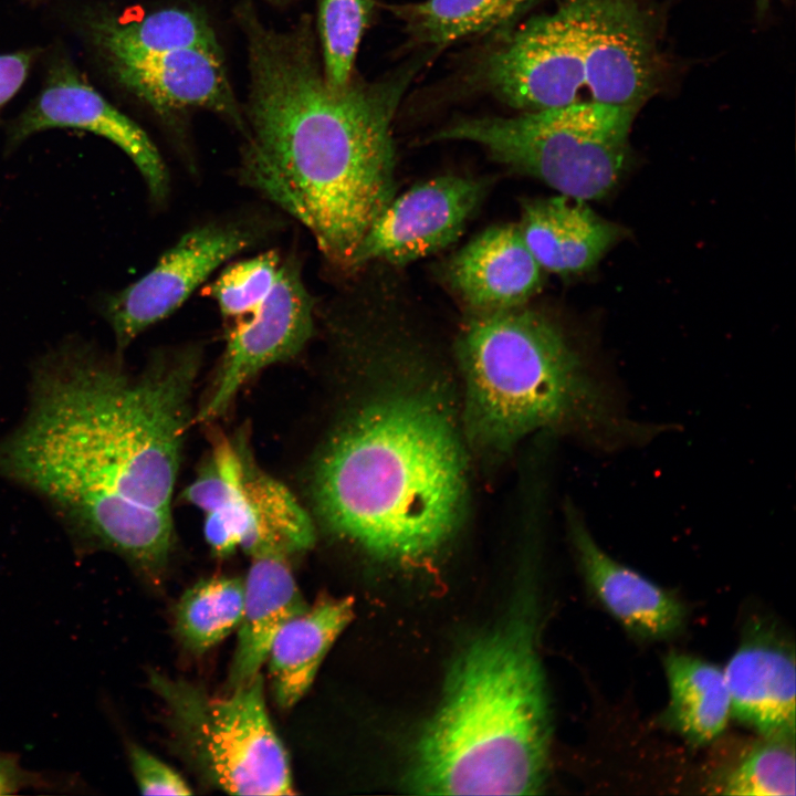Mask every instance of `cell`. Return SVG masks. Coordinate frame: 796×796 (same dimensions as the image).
I'll list each match as a JSON object with an SVG mask.
<instances>
[{
	"instance_id": "6da1fadb",
	"label": "cell",
	"mask_w": 796,
	"mask_h": 796,
	"mask_svg": "<svg viewBox=\"0 0 796 796\" xmlns=\"http://www.w3.org/2000/svg\"><path fill=\"white\" fill-rule=\"evenodd\" d=\"M199 365L184 347L132 377L86 344L53 349L34 366L27 416L0 442V478L42 498L81 551L158 575Z\"/></svg>"
},
{
	"instance_id": "7a4b0ae2",
	"label": "cell",
	"mask_w": 796,
	"mask_h": 796,
	"mask_svg": "<svg viewBox=\"0 0 796 796\" xmlns=\"http://www.w3.org/2000/svg\"><path fill=\"white\" fill-rule=\"evenodd\" d=\"M250 91L243 185L312 234L334 266L352 270L369 228L395 197L392 122L422 54L380 80L333 86L308 19L286 31L245 7Z\"/></svg>"
},
{
	"instance_id": "3957f363",
	"label": "cell",
	"mask_w": 796,
	"mask_h": 796,
	"mask_svg": "<svg viewBox=\"0 0 796 796\" xmlns=\"http://www.w3.org/2000/svg\"><path fill=\"white\" fill-rule=\"evenodd\" d=\"M316 514L365 552L416 562L457 531L467 471L457 428L423 392L387 395L335 429L311 473Z\"/></svg>"
},
{
	"instance_id": "277c9868",
	"label": "cell",
	"mask_w": 796,
	"mask_h": 796,
	"mask_svg": "<svg viewBox=\"0 0 796 796\" xmlns=\"http://www.w3.org/2000/svg\"><path fill=\"white\" fill-rule=\"evenodd\" d=\"M531 601L454 661L442 700L412 750L416 794H538L552 724Z\"/></svg>"
},
{
	"instance_id": "5b68a950",
	"label": "cell",
	"mask_w": 796,
	"mask_h": 796,
	"mask_svg": "<svg viewBox=\"0 0 796 796\" xmlns=\"http://www.w3.org/2000/svg\"><path fill=\"white\" fill-rule=\"evenodd\" d=\"M455 347L468 431L485 449L503 451L538 430L564 428L609 451L662 429L629 418L611 381L536 311L473 313Z\"/></svg>"
},
{
	"instance_id": "8992f818",
	"label": "cell",
	"mask_w": 796,
	"mask_h": 796,
	"mask_svg": "<svg viewBox=\"0 0 796 796\" xmlns=\"http://www.w3.org/2000/svg\"><path fill=\"white\" fill-rule=\"evenodd\" d=\"M637 108L595 100L521 113L460 118L430 140L470 142L498 163L535 177L565 197H605L629 159V134Z\"/></svg>"
},
{
	"instance_id": "52a82bcc",
	"label": "cell",
	"mask_w": 796,
	"mask_h": 796,
	"mask_svg": "<svg viewBox=\"0 0 796 796\" xmlns=\"http://www.w3.org/2000/svg\"><path fill=\"white\" fill-rule=\"evenodd\" d=\"M150 685L164 701L178 751L212 787L235 795H290L287 752L268 712L261 673L226 696L160 673Z\"/></svg>"
},
{
	"instance_id": "ba28073f",
	"label": "cell",
	"mask_w": 796,
	"mask_h": 796,
	"mask_svg": "<svg viewBox=\"0 0 796 796\" xmlns=\"http://www.w3.org/2000/svg\"><path fill=\"white\" fill-rule=\"evenodd\" d=\"M268 229L253 218H226L195 226L140 279L109 294L103 314L117 355L144 331L165 320L223 263L262 240Z\"/></svg>"
},
{
	"instance_id": "9c48e42d",
	"label": "cell",
	"mask_w": 796,
	"mask_h": 796,
	"mask_svg": "<svg viewBox=\"0 0 796 796\" xmlns=\"http://www.w3.org/2000/svg\"><path fill=\"white\" fill-rule=\"evenodd\" d=\"M478 82L486 93L521 113L561 107L577 101L585 72L570 15L534 17L504 34L482 59Z\"/></svg>"
},
{
	"instance_id": "30bf717a",
	"label": "cell",
	"mask_w": 796,
	"mask_h": 796,
	"mask_svg": "<svg viewBox=\"0 0 796 796\" xmlns=\"http://www.w3.org/2000/svg\"><path fill=\"white\" fill-rule=\"evenodd\" d=\"M573 21L593 100L639 108L663 71L652 19L639 0H561Z\"/></svg>"
},
{
	"instance_id": "8fae6325",
	"label": "cell",
	"mask_w": 796,
	"mask_h": 796,
	"mask_svg": "<svg viewBox=\"0 0 796 796\" xmlns=\"http://www.w3.org/2000/svg\"><path fill=\"white\" fill-rule=\"evenodd\" d=\"M315 308L298 259L283 258L276 282L261 306L252 315L229 323L213 390L197 420L222 415L256 373L298 354L313 335Z\"/></svg>"
},
{
	"instance_id": "7c38bea8",
	"label": "cell",
	"mask_w": 796,
	"mask_h": 796,
	"mask_svg": "<svg viewBox=\"0 0 796 796\" xmlns=\"http://www.w3.org/2000/svg\"><path fill=\"white\" fill-rule=\"evenodd\" d=\"M485 180L442 176L392 198L366 233L353 270L371 261L402 265L453 243L486 193Z\"/></svg>"
},
{
	"instance_id": "4fadbf2b",
	"label": "cell",
	"mask_w": 796,
	"mask_h": 796,
	"mask_svg": "<svg viewBox=\"0 0 796 796\" xmlns=\"http://www.w3.org/2000/svg\"><path fill=\"white\" fill-rule=\"evenodd\" d=\"M56 127L83 129L108 139L134 163L151 200H166L169 176L153 140L69 63L52 70L40 94L13 123L9 143L17 145L32 134Z\"/></svg>"
},
{
	"instance_id": "5bb4252c",
	"label": "cell",
	"mask_w": 796,
	"mask_h": 796,
	"mask_svg": "<svg viewBox=\"0 0 796 796\" xmlns=\"http://www.w3.org/2000/svg\"><path fill=\"white\" fill-rule=\"evenodd\" d=\"M105 64L122 87L160 116L201 108L244 133V116L229 83L221 48H189Z\"/></svg>"
},
{
	"instance_id": "9a60e30c",
	"label": "cell",
	"mask_w": 796,
	"mask_h": 796,
	"mask_svg": "<svg viewBox=\"0 0 796 796\" xmlns=\"http://www.w3.org/2000/svg\"><path fill=\"white\" fill-rule=\"evenodd\" d=\"M567 516L578 565L600 605L639 638L664 639L679 632L687 618L684 605L670 591L608 555L576 510H568Z\"/></svg>"
},
{
	"instance_id": "2e32d148",
	"label": "cell",
	"mask_w": 796,
	"mask_h": 796,
	"mask_svg": "<svg viewBox=\"0 0 796 796\" xmlns=\"http://www.w3.org/2000/svg\"><path fill=\"white\" fill-rule=\"evenodd\" d=\"M542 269L516 223L494 226L464 245L448 265V280L473 313L523 306L542 285Z\"/></svg>"
},
{
	"instance_id": "e0dca14e",
	"label": "cell",
	"mask_w": 796,
	"mask_h": 796,
	"mask_svg": "<svg viewBox=\"0 0 796 796\" xmlns=\"http://www.w3.org/2000/svg\"><path fill=\"white\" fill-rule=\"evenodd\" d=\"M516 224L541 269L556 274L591 269L622 232L584 201L565 196L524 201Z\"/></svg>"
},
{
	"instance_id": "ac0fdd59",
	"label": "cell",
	"mask_w": 796,
	"mask_h": 796,
	"mask_svg": "<svg viewBox=\"0 0 796 796\" xmlns=\"http://www.w3.org/2000/svg\"><path fill=\"white\" fill-rule=\"evenodd\" d=\"M795 672L794 656L783 647H740L723 670L731 714L764 737H794Z\"/></svg>"
},
{
	"instance_id": "d6986e66",
	"label": "cell",
	"mask_w": 796,
	"mask_h": 796,
	"mask_svg": "<svg viewBox=\"0 0 796 796\" xmlns=\"http://www.w3.org/2000/svg\"><path fill=\"white\" fill-rule=\"evenodd\" d=\"M306 607L286 556L252 557L244 579L243 614L229 671L230 689L260 673L277 631Z\"/></svg>"
},
{
	"instance_id": "ffe728a7",
	"label": "cell",
	"mask_w": 796,
	"mask_h": 796,
	"mask_svg": "<svg viewBox=\"0 0 796 796\" xmlns=\"http://www.w3.org/2000/svg\"><path fill=\"white\" fill-rule=\"evenodd\" d=\"M353 616V598L325 599L307 606L277 631L265 662L280 708H292L307 692L323 659Z\"/></svg>"
},
{
	"instance_id": "44dd1931",
	"label": "cell",
	"mask_w": 796,
	"mask_h": 796,
	"mask_svg": "<svg viewBox=\"0 0 796 796\" xmlns=\"http://www.w3.org/2000/svg\"><path fill=\"white\" fill-rule=\"evenodd\" d=\"M91 38L105 63L144 60L189 48H220L208 19L181 8L133 20L101 17L91 24Z\"/></svg>"
},
{
	"instance_id": "7402d4cb",
	"label": "cell",
	"mask_w": 796,
	"mask_h": 796,
	"mask_svg": "<svg viewBox=\"0 0 796 796\" xmlns=\"http://www.w3.org/2000/svg\"><path fill=\"white\" fill-rule=\"evenodd\" d=\"M664 671L669 687L666 719L692 744L719 736L731 715V701L723 670L699 658L670 652Z\"/></svg>"
},
{
	"instance_id": "603a6c76",
	"label": "cell",
	"mask_w": 796,
	"mask_h": 796,
	"mask_svg": "<svg viewBox=\"0 0 796 796\" xmlns=\"http://www.w3.org/2000/svg\"><path fill=\"white\" fill-rule=\"evenodd\" d=\"M538 1L425 0L392 4L388 10L415 44L442 49L464 38L503 31Z\"/></svg>"
},
{
	"instance_id": "cb8c5ba5",
	"label": "cell",
	"mask_w": 796,
	"mask_h": 796,
	"mask_svg": "<svg viewBox=\"0 0 796 796\" xmlns=\"http://www.w3.org/2000/svg\"><path fill=\"white\" fill-rule=\"evenodd\" d=\"M242 489L254 526L251 557L264 554L287 557L313 546L315 528L307 512L284 484L258 470L248 455Z\"/></svg>"
},
{
	"instance_id": "d4e9b609",
	"label": "cell",
	"mask_w": 796,
	"mask_h": 796,
	"mask_svg": "<svg viewBox=\"0 0 796 796\" xmlns=\"http://www.w3.org/2000/svg\"><path fill=\"white\" fill-rule=\"evenodd\" d=\"M244 579L212 577L188 588L175 610V630L190 651L202 653L239 628Z\"/></svg>"
},
{
	"instance_id": "484cf974",
	"label": "cell",
	"mask_w": 796,
	"mask_h": 796,
	"mask_svg": "<svg viewBox=\"0 0 796 796\" xmlns=\"http://www.w3.org/2000/svg\"><path fill=\"white\" fill-rule=\"evenodd\" d=\"M371 9L373 0H320L322 66L331 85L344 86L352 80Z\"/></svg>"
},
{
	"instance_id": "4316f807",
	"label": "cell",
	"mask_w": 796,
	"mask_h": 796,
	"mask_svg": "<svg viewBox=\"0 0 796 796\" xmlns=\"http://www.w3.org/2000/svg\"><path fill=\"white\" fill-rule=\"evenodd\" d=\"M283 256L277 250L263 251L235 261L206 287L228 323L252 315L273 289Z\"/></svg>"
},
{
	"instance_id": "83f0119b",
	"label": "cell",
	"mask_w": 796,
	"mask_h": 796,
	"mask_svg": "<svg viewBox=\"0 0 796 796\" xmlns=\"http://www.w3.org/2000/svg\"><path fill=\"white\" fill-rule=\"evenodd\" d=\"M727 774L721 793L744 796L795 795L794 737H764Z\"/></svg>"
},
{
	"instance_id": "f1b7e54d",
	"label": "cell",
	"mask_w": 796,
	"mask_h": 796,
	"mask_svg": "<svg viewBox=\"0 0 796 796\" xmlns=\"http://www.w3.org/2000/svg\"><path fill=\"white\" fill-rule=\"evenodd\" d=\"M128 756L136 784L144 795H189L187 782L169 765L144 747L130 744Z\"/></svg>"
},
{
	"instance_id": "f546056e",
	"label": "cell",
	"mask_w": 796,
	"mask_h": 796,
	"mask_svg": "<svg viewBox=\"0 0 796 796\" xmlns=\"http://www.w3.org/2000/svg\"><path fill=\"white\" fill-rule=\"evenodd\" d=\"M33 52L21 51L0 55V109L23 85L32 61Z\"/></svg>"
},
{
	"instance_id": "4dcf8cb0",
	"label": "cell",
	"mask_w": 796,
	"mask_h": 796,
	"mask_svg": "<svg viewBox=\"0 0 796 796\" xmlns=\"http://www.w3.org/2000/svg\"><path fill=\"white\" fill-rule=\"evenodd\" d=\"M27 784V774L15 760L0 754V795L17 793Z\"/></svg>"
},
{
	"instance_id": "1f68e13d",
	"label": "cell",
	"mask_w": 796,
	"mask_h": 796,
	"mask_svg": "<svg viewBox=\"0 0 796 796\" xmlns=\"http://www.w3.org/2000/svg\"><path fill=\"white\" fill-rule=\"evenodd\" d=\"M27 1L38 3V2H43V1H48V0H27Z\"/></svg>"
},
{
	"instance_id": "d6a6232c",
	"label": "cell",
	"mask_w": 796,
	"mask_h": 796,
	"mask_svg": "<svg viewBox=\"0 0 796 796\" xmlns=\"http://www.w3.org/2000/svg\"><path fill=\"white\" fill-rule=\"evenodd\" d=\"M758 2L762 6L763 3L767 2V0H758Z\"/></svg>"
}]
</instances>
